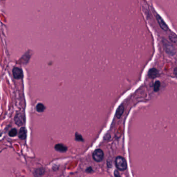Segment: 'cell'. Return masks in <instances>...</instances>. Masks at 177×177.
Wrapping results in <instances>:
<instances>
[{
  "label": "cell",
  "instance_id": "4fadbf2b",
  "mask_svg": "<svg viewBox=\"0 0 177 177\" xmlns=\"http://www.w3.org/2000/svg\"><path fill=\"white\" fill-rule=\"evenodd\" d=\"M160 86V82L158 81H157L154 83V90L155 92H157L159 90V88Z\"/></svg>",
  "mask_w": 177,
  "mask_h": 177
},
{
  "label": "cell",
  "instance_id": "ba28073f",
  "mask_svg": "<svg viewBox=\"0 0 177 177\" xmlns=\"http://www.w3.org/2000/svg\"><path fill=\"white\" fill-rule=\"evenodd\" d=\"M158 75V71L156 68H152L151 69L148 73L149 77L151 78H155Z\"/></svg>",
  "mask_w": 177,
  "mask_h": 177
},
{
  "label": "cell",
  "instance_id": "8992f818",
  "mask_svg": "<svg viewBox=\"0 0 177 177\" xmlns=\"http://www.w3.org/2000/svg\"><path fill=\"white\" fill-rule=\"evenodd\" d=\"M14 77L16 79H20L22 78L23 76V73L22 70L18 67H15L13 70Z\"/></svg>",
  "mask_w": 177,
  "mask_h": 177
},
{
  "label": "cell",
  "instance_id": "3957f363",
  "mask_svg": "<svg viewBox=\"0 0 177 177\" xmlns=\"http://www.w3.org/2000/svg\"><path fill=\"white\" fill-rule=\"evenodd\" d=\"M104 156V154L103 151L101 149H97L96 150L93 154V157L94 160L97 161V162H99V161H101Z\"/></svg>",
  "mask_w": 177,
  "mask_h": 177
},
{
  "label": "cell",
  "instance_id": "8fae6325",
  "mask_svg": "<svg viewBox=\"0 0 177 177\" xmlns=\"http://www.w3.org/2000/svg\"><path fill=\"white\" fill-rule=\"evenodd\" d=\"M36 109L38 112L42 113L45 110V106L43 105V104L41 103H39L37 105Z\"/></svg>",
  "mask_w": 177,
  "mask_h": 177
},
{
  "label": "cell",
  "instance_id": "277c9868",
  "mask_svg": "<svg viewBox=\"0 0 177 177\" xmlns=\"http://www.w3.org/2000/svg\"><path fill=\"white\" fill-rule=\"evenodd\" d=\"M156 18L157 21V22L159 24V27H160V28L165 31H167L169 28H168V27L166 23L165 22L164 19L161 18V16H160L159 15H156Z\"/></svg>",
  "mask_w": 177,
  "mask_h": 177
},
{
  "label": "cell",
  "instance_id": "7a4b0ae2",
  "mask_svg": "<svg viewBox=\"0 0 177 177\" xmlns=\"http://www.w3.org/2000/svg\"><path fill=\"white\" fill-rule=\"evenodd\" d=\"M164 45L166 53L170 56H174L176 53V51L173 45L166 40H164Z\"/></svg>",
  "mask_w": 177,
  "mask_h": 177
},
{
  "label": "cell",
  "instance_id": "52a82bcc",
  "mask_svg": "<svg viewBox=\"0 0 177 177\" xmlns=\"http://www.w3.org/2000/svg\"><path fill=\"white\" fill-rule=\"evenodd\" d=\"M18 137L20 139H25L27 137V130L26 129L24 128H21L19 130V134H18Z\"/></svg>",
  "mask_w": 177,
  "mask_h": 177
},
{
  "label": "cell",
  "instance_id": "9c48e42d",
  "mask_svg": "<svg viewBox=\"0 0 177 177\" xmlns=\"http://www.w3.org/2000/svg\"><path fill=\"white\" fill-rule=\"evenodd\" d=\"M124 112V106L121 105L120 106H119V107L118 108V109H117V111L116 112V116L118 119H119L122 115H123V113Z\"/></svg>",
  "mask_w": 177,
  "mask_h": 177
},
{
  "label": "cell",
  "instance_id": "30bf717a",
  "mask_svg": "<svg viewBox=\"0 0 177 177\" xmlns=\"http://www.w3.org/2000/svg\"><path fill=\"white\" fill-rule=\"evenodd\" d=\"M55 149L59 152H64L67 151V148L62 144H57L55 145Z\"/></svg>",
  "mask_w": 177,
  "mask_h": 177
},
{
  "label": "cell",
  "instance_id": "9a60e30c",
  "mask_svg": "<svg viewBox=\"0 0 177 177\" xmlns=\"http://www.w3.org/2000/svg\"><path fill=\"white\" fill-rule=\"evenodd\" d=\"M115 177H120L118 173V172L116 171L115 172Z\"/></svg>",
  "mask_w": 177,
  "mask_h": 177
},
{
  "label": "cell",
  "instance_id": "5b68a950",
  "mask_svg": "<svg viewBox=\"0 0 177 177\" xmlns=\"http://www.w3.org/2000/svg\"><path fill=\"white\" fill-rule=\"evenodd\" d=\"M15 123L18 126H21L24 124L25 122L24 115L22 113L17 114L15 118Z\"/></svg>",
  "mask_w": 177,
  "mask_h": 177
},
{
  "label": "cell",
  "instance_id": "6da1fadb",
  "mask_svg": "<svg viewBox=\"0 0 177 177\" xmlns=\"http://www.w3.org/2000/svg\"><path fill=\"white\" fill-rule=\"evenodd\" d=\"M115 165L118 169L123 171L127 168V163L126 160L122 156H118L115 160Z\"/></svg>",
  "mask_w": 177,
  "mask_h": 177
},
{
  "label": "cell",
  "instance_id": "2e32d148",
  "mask_svg": "<svg viewBox=\"0 0 177 177\" xmlns=\"http://www.w3.org/2000/svg\"><path fill=\"white\" fill-rule=\"evenodd\" d=\"M174 73H175V75L177 77V68H176L175 69Z\"/></svg>",
  "mask_w": 177,
  "mask_h": 177
},
{
  "label": "cell",
  "instance_id": "5bb4252c",
  "mask_svg": "<svg viewBox=\"0 0 177 177\" xmlns=\"http://www.w3.org/2000/svg\"><path fill=\"white\" fill-rule=\"evenodd\" d=\"M17 134V131L16 129H12L11 130H10L9 132V136H11V137H15V136H16Z\"/></svg>",
  "mask_w": 177,
  "mask_h": 177
},
{
  "label": "cell",
  "instance_id": "7c38bea8",
  "mask_svg": "<svg viewBox=\"0 0 177 177\" xmlns=\"http://www.w3.org/2000/svg\"><path fill=\"white\" fill-rule=\"evenodd\" d=\"M169 39L172 42L175 43L177 42V36L174 33H172L169 35Z\"/></svg>",
  "mask_w": 177,
  "mask_h": 177
}]
</instances>
